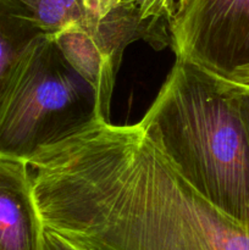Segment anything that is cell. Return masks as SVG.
<instances>
[{
  "instance_id": "obj_11",
  "label": "cell",
  "mask_w": 249,
  "mask_h": 250,
  "mask_svg": "<svg viewBox=\"0 0 249 250\" xmlns=\"http://www.w3.org/2000/svg\"><path fill=\"white\" fill-rule=\"evenodd\" d=\"M232 90L234 93L239 115H241L242 122H243L244 129H246L249 142V87L232 88Z\"/></svg>"
},
{
  "instance_id": "obj_8",
  "label": "cell",
  "mask_w": 249,
  "mask_h": 250,
  "mask_svg": "<svg viewBox=\"0 0 249 250\" xmlns=\"http://www.w3.org/2000/svg\"><path fill=\"white\" fill-rule=\"evenodd\" d=\"M44 34L29 10L19 0H0V110L24 54Z\"/></svg>"
},
{
  "instance_id": "obj_6",
  "label": "cell",
  "mask_w": 249,
  "mask_h": 250,
  "mask_svg": "<svg viewBox=\"0 0 249 250\" xmlns=\"http://www.w3.org/2000/svg\"><path fill=\"white\" fill-rule=\"evenodd\" d=\"M43 231L28 163L0 156V250H42Z\"/></svg>"
},
{
  "instance_id": "obj_2",
  "label": "cell",
  "mask_w": 249,
  "mask_h": 250,
  "mask_svg": "<svg viewBox=\"0 0 249 250\" xmlns=\"http://www.w3.org/2000/svg\"><path fill=\"white\" fill-rule=\"evenodd\" d=\"M139 124L195 190L249 224V142L232 88L176 58Z\"/></svg>"
},
{
  "instance_id": "obj_5",
  "label": "cell",
  "mask_w": 249,
  "mask_h": 250,
  "mask_svg": "<svg viewBox=\"0 0 249 250\" xmlns=\"http://www.w3.org/2000/svg\"><path fill=\"white\" fill-rule=\"evenodd\" d=\"M97 17L90 15L50 37L68 63L93 88L103 119L110 120L116 72L124 53L100 31Z\"/></svg>"
},
{
  "instance_id": "obj_7",
  "label": "cell",
  "mask_w": 249,
  "mask_h": 250,
  "mask_svg": "<svg viewBox=\"0 0 249 250\" xmlns=\"http://www.w3.org/2000/svg\"><path fill=\"white\" fill-rule=\"evenodd\" d=\"M186 0H92L93 11L111 12L129 28L136 41L155 49L171 48L173 29Z\"/></svg>"
},
{
  "instance_id": "obj_1",
  "label": "cell",
  "mask_w": 249,
  "mask_h": 250,
  "mask_svg": "<svg viewBox=\"0 0 249 250\" xmlns=\"http://www.w3.org/2000/svg\"><path fill=\"white\" fill-rule=\"evenodd\" d=\"M44 227L98 250H249V224L195 190L139 122H92L28 161Z\"/></svg>"
},
{
  "instance_id": "obj_3",
  "label": "cell",
  "mask_w": 249,
  "mask_h": 250,
  "mask_svg": "<svg viewBox=\"0 0 249 250\" xmlns=\"http://www.w3.org/2000/svg\"><path fill=\"white\" fill-rule=\"evenodd\" d=\"M97 117L103 119L93 88L53 37L42 34L24 54L0 110V156L28 163Z\"/></svg>"
},
{
  "instance_id": "obj_9",
  "label": "cell",
  "mask_w": 249,
  "mask_h": 250,
  "mask_svg": "<svg viewBox=\"0 0 249 250\" xmlns=\"http://www.w3.org/2000/svg\"><path fill=\"white\" fill-rule=\"evenodd\" d=\"M29 10L48 36L94 15L89 0H19Z\"/></svg>"
},
{
  "instance_id": "obj_12",
  "label": "cell",
  "mask_w": 249,
  "mask_h": 250,
  "mask_svg": "<svg viewBox=\"0 0 249 250\" xmlns=\"http://www.w3.org/2000/svg\"><path fill=\"white\" fill-rule=\"evenodd\" d=\"M70 242V241H68ZM71 243H72V242H71ZM72 244H75V243H72ZM76 247H77L78 249L80 250H98V249H93V248H87V247H82V246H78V244H75Z\"/></svg>"
},
{
  "instance_id": "obj_4",
  "label": "cell",
  "mask_w": 249,
  "mask_h": 250,
  "mask_svg": "<svg viewBox=\"0 0 249 250\" xmlns=\"http://www.w3.org/2000/svg\"><path fill=\"white\" fill-rule=\"evenodd\" d=\"M171 49L228 87H249V0H186Z\"/></svg>"
},
{
  "instance_id": "obj_10",
  "label": "cell",
  "mask_w": 249,
  "mask_h": 250,
  "mask_svg": "<svg viewBox=\"0 0 249 250\" xmlns=\"http://www.w3.org/2000/svg\"><path fill=\"white\" fill-rule=\"evenodd\" d=\"M42 250H80L75 244L61 237L60 234L44 227L42 238Z\"/></svg>"
}]
</instances>
